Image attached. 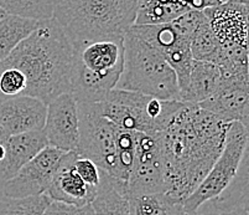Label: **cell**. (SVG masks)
<instances>
[{
  "label": "cell",
  "mask_w": 249,
  "mask_h": 215,
  "mask_svg": "<svg viewBox=\"0 0 249 215\" xmlns=\"http://www.w3.org/2000/svg\"><path fill=\"white\" fill-rule=\"evenodd\" d=\"M230 124L181 101L159 133L169 195L183 200L198 187L222 153Z\"/></svg>",
  "instance_id": "1"
},
{
  "label": "cell",
  "mask_w": 249,
  "mask_h": 215,
  "mask_svg": "<svg viewBox=\"0 0 249 215\" xmlns=\"http://www.w3.org/2000/svg\"><path fill=\"white\" fill-rule=\"evenodd\" d=\"M19 70L26 81L24 96L49 105L62 94H70L73 49L57 22L41 20L38 28L4 59Z\"/></svg>",
  "instance_id": "2"
},
{
  "label": "cell",
  "mask_w": 249,
  "mask_h": 215,
  "mask_svg": "<svg viewBox=\"0 0 249 215\" xmlns=\"http://www.w3.org/2000/svg\"><path fill=\"white\" fill-rule=\"evenodd\" d=\"M139 0H52V19L73 47L123 39L134 25Z\"/></svg>",
  "instance_id": "3"
},
{
  "label": "cell",
  "mask_w": 249,
  "mask_h": 215,
  "mask_svg": "<svg viewBox=\"0 0 249 215\" xmlns=\"http://www.w3.org/2000/svg\"><path fill=\"white\" fill-rule=\"evenodd\" d=\"M123 39L90 41L73 47L70 95L77 103L103 101L123 71Z\"/></svg>",
  "instance_id": "4"
},
{
  "label": "cell",
  "mask_w": 249,
  "mask_h": 215,
  "mask_svg": "<svg viewBox=\"0 0 249 215\" xmlns=\"http://www.w3.org/2000/svg\"><path fill=\"white\" fill-rule=\"evenodd\" d=\"M123 71L115 88L159 99H178V78L156 47L128 30L124 35Z\"/></svg>",
  "instance_id": "5"
},
{
  "label": "cell",
  "mask_w": 249,
  "mask_h": 215,
  "mask_svg": "<svg viewBox=\"0 0 249 215\" xmlns=\"http://www.w3.org/2000/svg\"><path fill=\"white\" fill-rule=\"evenodd\" d=\"M247 156L248 127L239 122H232L219 157L198 187L183 199L182 204L186 214H196L202 205L218 198L235 179Z\"/></svg>",
  "instance_id": "6"
},
{
  "label": "cell",
  "mask_w": 249,
  "mask_h": 215,
  "mask_svg": "<svg viewBox=\"0 0 249 215\" xmlns=\"http://www.w3.org/2000/svg\"><path fill=\"white\" fill-rule=\"evenodd\" d=\"M80 117V139L76 153L90 159L108 178L117 167V133L119 128L102 117L94 103H77Z\"/></svg>",
  "instance_id": "7"
},
{
  "label": "cell",
  "mask_w": 249,
  "mask_h": 215,
  "mask_svg": "<svg viewBox=\"0 0 249 215\" xmlns=\"http://www.w3.org/2000/svg\"><path fill=\"white\" fill-rule=\"evenodd\" d=\"M166 193L165 169L159 135L135 132V151L126 196Z\"/></svg>",
  "instance_id": "8"
},
{
  "label": "cell",
  "mask_w": 249,
  "mask_h": 215,
  "mask_svg": "<svg viewBox=\"0 0 249 215\" xmlns=\"http://www.w3.org/2000/svg\"><path fill=\"white\" fill-rule=\"evenodd\" d=\"M149 97L138 92L114 88L103 101L94 105L99 115L119 130L159 135L155 123L146 112Z\"/></svg>",
  "instance_id": "9"
},
{
  "label": "cell",
  "mask_w": 249,
  "mask_h": 215,
  "mask_svg": "<svg viewBox=\"0 0 249 215\" xmlns=\"http://www.w3.org/2000/svg\"><path fill=\"white\" fill-rule=\"evenodd\" d=\"M66 153L55 147H45L0 188V192L10 198L45 194Z\"/></svg>",
  "instance_id": "10"
},
{
  "label": "cell",
  "mask_w": 249,
  "mask_h": 215,
  "mask_svg": "<svg viewBox=\"0 0 249 215\" xmlns=\"http://www.w3.org/2000/svg\"><path fill=\"white\" fill-rule=\"evenodd\" d=\"M249 74L223 78L212 96L198 103L202 110L212 113L221 121L239 122L248 127Z\"/></svg>",
  "instance_id": "11"
},
{
  "label": "cell",
  "mask_w": 249,
  "mask_h": 215,
  "mask_svg": "<svg viewBox=\"0 0 249 215\" xmlns=\"http://www.w3.org/2000/svg\"><path fill=\"white\" fill-rule=\"evenodd\" d=\"M44 133L49 146L76 152L80 139L78 105L70 94H62L47 105Z\"/></svg>",
  "instance_id": "12"
},
{
  "label": "cell",
  "mask_w": 249,
  "mask_h": 215,
  "mask_svg": "<svg viewBox=\"0 0 249 215\" xmlns=\"http://www.w3.org/2000/svg\"><path fill=\"white\" fill-rule=\"evenodd\" d=\"M203 13L222 46L248 47V4L226 1Z\"/></svg>",
  "instance_id": "13"
},
{
  "label": "cell",
  "mask_w": 249,
  "mask_h": 215,
  "mask_svg": "<svg viewBox=\"0 0 249 215\" xmlns=\"http://www.w3.org/2000/svg\"><path fill=\"white\" fill-rule=\"evenodd\" d=\"M47 105L31 96H18L0 103V127L8 136L42 131Z\"/></svg>",
  "instance_id": "14"
},
{
  "label": "cell",
  "mask_w": 249,
  "mask_h": 215,
  "mask_svg": "<svg viewBox=\"0 0 249 215\" xmlns=\"http://www.w3.org/2000/svg\"><path fill=\"white\" fill-rule=\"evenodd\" d=\"M76 152H67L46 193L53 201H60L73 207H85L96 198L98 188L86 184L74 171Z\"/></svg>",
  "instance_id": "15"
},
{
  "label": "cell",
  "mask_w": 249,
  "mask_h": 215,
  "mask_svg": "<svg viewBox=\"0 0 249 215\" xmlns=\"http://www.w3.org/2000/svg\"><path fill=\"white\" fill-rule=\"evenodd\" d=\"M5 157L0 162V188L10 180L38 152L49 146L44 131L10 136L5 142Z\"/></svg>",
  "instance_id": "16"
},
{
  "label": "cell",
  "mask_w": 249,
  "mask_h": 215,
  "mask_svg": "<svg viewBox=\"0 0 249 215\" xmlns=\"http://www.w3.org/2000/svg\"><path fill=\"white\" fill-rule=\"evenodd\" d=\"M222 82V72L217 65L194 60L189 82L180 95V101L198 105L217 91Z\"/></svg>",
  "instance_id": "17"
},
{
  "label": "cell",
  "mask_w": 249,
  "mask_h": 215,
  "mask_svg": "<svg viewBox=\"0 0 249 215\" xmlns=\"http://www.w3.org/2000/svg\"><path fill=\"white\" fill-rule=\"evenodd\" d=\"M187 11L182 0H139L134 25L166 24Z\"/></svg>",
  "instance_id": "18"
},
{
  "label": "cell",
  "mask_w": 249,
  "mask_h": 215,
  "mask_svg": "<svg viewBox=\"0 0 249 215\" xmlns=\"http://www.w3.org/2000/svg\"><path fill=\"white\" fill-rule=\"evenodd\" d=\"M40 21L11 14L0 20V61L8 58L20 42L29 38L38 28Z\"/></svg>",
  "instance_id": "19"
},
{
  "label": "cell",
  "mask_w": 249,
  "mask_h": 215,
  "mask_svg": "<svg viewBox=\"0 0 249 215\" xmlns=\"http://www.w3.org/2000/svg\"><path fill=\"white\" fill-rule=\"evenodd\" d=\"M133 215H190L182 201L167 193H150L129 198Z\"/></svg>",
  "instance_id": "20"
},
{
  "label": "cell",
  "mask_w": 249,
  "mask_h": 215,
  "mask_svg": "<svg viewBox=\"0 0 249 215\" xmlns=\"http://www.w3.org/2000/svg\"><path fill=\"white\" fill-rule=\"evenodd\" d=\"M93 215H133L132 204L125 195L115 189L108 176L101 172V184L96 198L90 203Z\"/></svg>",
  "instance_id": "21"
},
{
  "label": "cell",
  "mask_w": 249,
  "mask_h": 215,
  "mask_svg": "<svg viewBox=\"0 0 249 215\" xmlns=\"http://www.w3.org/2000/svg\"><path fill=\"white\" fill-rule=\"evenodd\" d=\"M190 49L194 60L206 61L214 65L218 62L222 45L212 31L206 15L192 33L190 39Z\"/></svg>",
  "instance_id": "22"
},
{
  "label": "cell",
  "mask_w": 249,
  "mask_h": 215,
  "mask_svg": "<svg viewBox=\"0 0 249 215\" xmlns=\"http://www.w3.org/2000/svg\"><path fill=\"white\" fill-rule=\"evenodd\" d=\"M51 201L47 194L10 198L0 192V215H44Z\"/></svg>",
  "instance_id": "23"
},
{
  "label": "cell",
  "mask_w": 249,
  "mask_h": 215,
  "mask_svg": "<svg viewBox=\"0 0 249 215\" xmlns=\"http://www.w3.org/2000/svg\"><path fill=\"white\" fill-rule=\"evenodd\" d=\"M0 8L8 14L38 21L52 18V0H0Z\"/></svg>",
  "instance_id": "24"
},
{
  "label": "cell",
  "mask_w": 249,
  "mask_h": 215,
  "mask_svg": "<svg viewBox=\"0 0 249 215\" xmlns=\"http://www.w3.org/2000/svg\"><path fill=\"white\" fill-rule=\"evenodd\" d=\"M74 171L81 176V179L86 184L93 188H98L101 184V171L93 162L88 158L81 157L77 155L73 162Z\"/></svg>",
  "instance_id": "25"
},
{
  "label": "cell",
  "mask_w": 249,
  "mask_h": 215,
  "mask_svg": "<svg viewBox=\"0 0 249 215\" xmlns=\"http://www.w3.org/2000/svg\"><path fill=\"white\" fill-rule=\"evenodd\" d=\"M44 215H93V210L90 204L85 207H73V205L52 200L45 210Z\"/></svg>",
  "instance_id": "26"
},
{
  "label": "cell",
  "mask_w": 249,
  "mask_h": 215,
  "mask_svg": "<svg viewBox=\"0 0 249 215\" xmlns=\"http://www.w3.org/2000/svg\"><path fill=\"white\" fill-rule=\"evenodd\" d=\"M182 1L190 10L198 11H202L207 8H212V6L221 4L219 0H182Z\"/></svg>",
  "instance_id": "27"
},
{
  "label": "cell",
  "mask_w": 249,
  "mask_h": 215,
  "mask_svg": "<svg viewBox=\"0 0 249 215\" xmlns=\"http://www.w3.org/2000/svg\"><path fill=\"white\" fill-rule=\"evenodd\" d=\"M218 215H249V203L248 199L241 201L231 209L219 213Z\"/></svg>",
  "instance_id": "28"
},
{
  "label": "cell",
  "mask_w": 249,
  "mask_h": 215,
  "mask_svg": "<svg viewBox=\"0 0 249 215\" xmlns=\"http://www.w3.org/2000/svg\"><path fill=\"white\" fill-rule=\"evenodd\" d=\"M9 137H10V136L6 135L5 131H4L3 128L0 127V144H5L6 139H8Z\"/></svg>",
  "instance_id": "29"
},
{
  "label": "cell",
  "mask_w": 249,
  "mask_h": 215,
  "mask_svg": "<svg viewBox=\"0 0 249 215\" xmlns=\"http://www.w3.org/2000/svg\"><path fill=\"white\" fill-rule=\"evenodd\" d=\"M4 157H5V146L0 144V162L4 159Z\"/></svg>",
  "instance_id": "30"
},
{
  "label": "cell",
  "mask_w": 249,
  "mask_h": 215,
  "mask_svg": "<svg viewBox=\"0 0 249 215\" xmlns=\"http://www.w3.org/2000/svg\"><path fill=\"white\" fill-rule=\"evenodd\" d=\"M221 3H226V1H237V3L248 4V0H219Z\"/></svg>",
  "instance_id": "31"
},
{
  "label": "cell",
  "mask_w": 249,
  "mask_h": 215,
  "mask_svg": "<svg viewBox=\"0 0 249 215\" xmlns=\"http://www.w3.org/2000/svg\"><path fill=\"white\" fill-rule=\"evenodd\" d=\"M6 15H8V13H6V11L4 10V9H1V8H0V20H1V19H4V18H5Z\"/></svg>",
  "instance_id": "32"
},
{
  "label": "cell",
  "mask_w": 249,
  "mask_h": 215,
  "mask_svg": "<svg viewBox=\"0 0 249 215\" xmlns=\"http://www.w3.org/2000/svg\"><path fill=\"white\" fill-rule=\"evenodd\" d=\"M191 215H216V214H207V213H196V214H191Z\"/></svg>",
  "instance_id": "33"
}]
</instances>
